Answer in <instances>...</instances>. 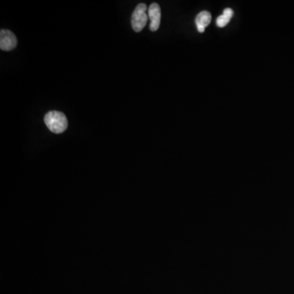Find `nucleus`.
I'll use <instances>...</instances> for the list:
<instances>
[{
  "label": "nucleus",
  "mask_w": 294,
  "mask_h": 294,
  "mask_svg": "<svg viewBox=\"0 0 294 294\" xmlns=\"http://www.w3.org/2000/svg\"><path fill=\"white\" fill-rule=\"evenodd\" d=\"M223 14L231 19V18L233 17L234 12L231 8H226V9L224 10Z\"/></svg>",
  "instance_id": "0eeeda50"
},
{
  "label": "nucleus",
  "mask_w": 294,
  "mask_h": 294,
  "mask_svg": "<svg viewBox=\"0 0 294 294\" xmlns=\"http://www.w3.org/2000/svg\"><path fill=\"white\" fill-rule=\"evenodd\" d=\"M148 15L150 20V31H157L160 27V20H161V10L158 3H154L150 6V8L148 9Z\"/></svg>",
  "instance_id": "20e7f679"
},
{
  "label": "nucleus",
  "mask_w": 294,
  "mask_h": 294,
  "mask_svg": "<svg viewBox=\"0 0 294 294\" xmlns=\"http://www.w3.org/2000/svg\"><path fill=\"white\" fill-rule=\"evenodd\" d=\"M211 18H212V17H211L210 13L207 12V11H203L201 13H199L196 18H195V23H196L199 32L203 33L206 27L211 22Z\"/></svg>",
  "instance_id": "39448f33"
},
{
  "label": "nucleus",
  "mask_w": 294,
  "mask_h": 294,
  "mask_svg": "<svg viewBox=\"0 0 294 294\" xmlns=\"http://www.w3.org/2000/svg\"><path fill=\"white\" fill-rule=\"evenodd\" d=\"M44 123L48 129L54 133H61L67 129L68 121L66 115L60 111L48 112L44 116Z\"/></svg>",
  "instance_id": "f257e3e1"
},
{
  "label": "nucleus",
  "mask_w": 294,
  "mask_h": 294,
  "mask_svg": "<svg viewBox=\"0 0 294 294\" xmlns=\"http://www.w3.org/2000/svg\"><path fill=\"white\" fill-rule=\"evenodd\" d=\"M230 20H231V18H229L228 17H226V15L222 14L220 17H218V19H217V25H218V27L222 28V27L226 26L228 24Z\"/></svg>",
  "instance_id": "423d86ee"
},
{
  "label": "nucleus",
  "mask_w": 294,
  "mask_h": 294,
  "mask_svg": "<svg viewBox=\"0 0 294 294\" xmlns=\"http://www.w3.org/2000/svg\"><path fill=\"white\" fill-rule=\"evenodd\" d=\"M147 7L145 3H140L136 7L132 14V27L133 31L140 32L147 25L148 17L147 14Z\"/></svg>",
  "instance_id": "f03ea898"
},
{
  "label": "nucleus",
  "mask_w": 294,
  "mask_h": 294,
  "mask_svg": "<svg viewBox=\"0 0 294 294\" xmlns=\"http://www.w3.org/2000/svg\"><path fill=\"white\" fill-rule=\"evenodd\" d=\"M18 39L12 31L1 30L0 31V48L3 51H11L16 48Z\"/></svg>",
  "instance_id": "7ed1b4c3"
}]
</instances>
